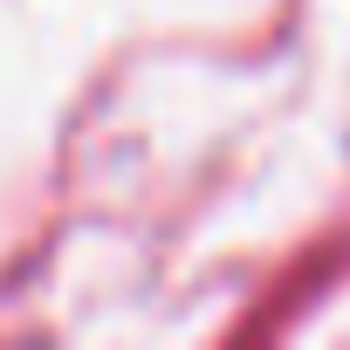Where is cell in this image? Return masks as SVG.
Listing matches in <instances>:
<instances>
[]
</instances>
